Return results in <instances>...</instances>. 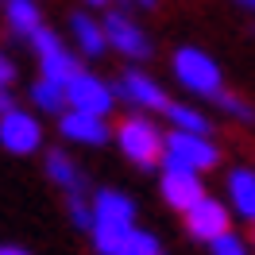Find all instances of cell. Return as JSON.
<instances>
[{
	"instance_id": "obj_23",
	"label": "cell",
	"mask_w": 255,
	"mask_h": 255,
	"mask_svg": "<svg viewBox=\"0 0 255 255\" xmlns=\"http://www.w3.org/2000/svg\"><path fill=\"white\" fill-rule=\"evenodd\" d=\"M12 85H16V62L0 50V93H8Z\"/></svg>"
},
{
	"instance_id": "obj_4",
	"label": "cell",
	"mask_w": 255,
	"mask_h": 255,
	"mask_svg": "<svg viewBox=\"0 0 255 255\" xmlns=\"http://www.w3.org/2000/svg\"><path fill=\"white\" fill-rule=\"evenodd\" d=\"M27 43H31L35 58H39V78L54 81V85H66V81H74V78L81 74L78 58L66 50L62 35H54L50 27H39V31H35Z\"/></svg>"
},
{
	"instance_id": "obj_15",
	"label": "cell",
	"mask_w": 255,
	"mask_h": 255,
	"mask_svg": "<svg viewBox=\"0 0 255 255\" xmlns=\"http://www.w3.org/2000/svg\"><path fill=\"white\" fill-rule=\"evenodd\" d=\"M224 190H228L232 213L255 228V170H252V166H236V170H228Z\"/></svg>"
},
{
	"instance_id": "obj_25",
	"label": "cell",
	"mask_w": 255,
	"mask_h": 255,
	"mask_svg": "<svg viewBox=\"0 0 255 255\" xmlns=\"http://www.w3.org/2000/svg\"><path fill=\"white\" fill-rule=\"evenodd\" d=\"M0 255H31V252L19 248V244H0Z\"/></svg>"
},
{
	"instance_id": "obj_20",
	"label": "cell",
	"mask_w": 255,
	"mask_h": 255,
	"mask_svg": "<svg viewBox=\"0 0 255 255\" xmlns=\"http://www.w3.org/2000/svg\"><path fill=\"white\" fill-rule=\"evenodd\" d=\"M66 217H70V224H74L78 232H89V236H93L97 221H93V201H89V197H66Z\"/></svg>"
},
{
	"instance_id": "obj_8",
	"label": "cell",
	"mask_w": 255,
	"mask_h": 255,
	"mask_svg": "<svg viewBox=\"0 0 255 255\" xmlns=\"http://www.w3.org/2000/svg\"><path fill=\"white\" fill-rule=\"evenodd\" d=\"M0 147L12 155H35L43 147V124L39 116H31L27 109H12L0 116Z\"/></svg>"
},
{
	"instance_id": "obj_9",
	"label": "cell",
	"mask_w": 255,
	"mask_h": 255,
	"mask_svg": "<svg viewBox=\"0 0 255 255\" xmlns=\"http://www.w3.org/2000/svg\"><path fill=\"white\" fill-rule=\"evenodd\" d=\"M182 217H186V232H190L193 240H201V244H213V240H221V236L232 232V213H228V205L217 201V197H209V193L190 213H182Z\"/></svg>"
},
{
	"instance_id": "obj_19",
	"label": "cell",
	"mask_w": 255,
	"mask_h": 255,
	"mask_svg": "<svg viewBox=\"0 0 255 255\" xmlns=\"http://www.w3.org/2000/svg\"><path fill=\"white\" fill-rule=\"evenodd\" d=\"M27 93H31V105L39 112H50V116H62L66 112V85H54V81L39 78Z\"/></svg>"
},
{
	"instance_id": "obj_5",
	"label": "cell",
	"mask_w": 255,
	"mask_h": 255,
	"mask_svg": "<svg viewBox=\"0 0 255 255\" xmlns=\"http://www.w3.org/2000/svg\"><path fill=\"white\" fill-rule=\"evenodd\" d=\"M112 105H116V89L109 81H101L97 74H89V70H81L74 81H66V109L105 120L112 112Z\"/></svg>"
},
{
	"instance_id": "obj_26",
	"label": "cell",
	"mask_w": 255,
	"mask_h": 255,
	"mask_svg": "<svg viewBox=\"0 0 255 255\" xmlns=\"http://www.w3.org/2000/svg\"><path fill=\"white\" fill-rule=\"evenodd\" d=\"M240 8H248V12H255V0H236Z\"/></svg>"
},
{
	"instance_id": "obj_11",
	"label": "cell",
	"mask_w": 255,
	"mask_h": 255,
	"mask_svg": "<svg viewBox=\"0 0 255 255\" xmlns=\"http://www.w3.org/2000/svg\"><path fill=\"white\" fill-rule=\"evenodd\" d=\"M43 166H47V178L62 190V197H89V178L78 166V159L62 151V147H50L43 155Z\"/></svg>"
},
{
	"instance_id": "obj_17",
	"label": "cell",
	"mask_w": 255,
	"mask_h": 255,
	"mask_svg": "<svg viewBox=\"0 0 255 255\" xmlns=\"http://www.w3.org/2000/svg\"><path fill=\"white\" fill-rule=\"evenodd\" d=\"M4 19H8V31L19 35V39H31L43 27V16H39L35 0H4Z\"/></svg>"
},
{
	"instance_id": "obj_3",
	"label": "cell",
	"mask_w": 255,
	"mask_h": 255,
	"mask_svg": "<svg viewBox=\"0 0 255 255\" xmlns=\"http://www.w3.org/2000/svg\"><path fill=\"white\" fill-rule=\"evenodd\" d=\"M221 162V147L209 135H186V131H166L162 135V170H190L205 174Z\"/></svg>"
},
{
	"instance_id": "obj_29",
	"label": "cell",
	"mask_w": 255,
	"mask_h": 255,
	"mask_svg": "<svg viewBox=\"0 0 255 255\" xmlns=\"http://www.w3.org/2000/svg\"><path fill=\"white\" fill-rule=\"evenodd\" d=\"M252 240H255V228H252Z\"/></svg>"
},
{
	"instance_id": "obj_13",
	"label": "cell",
	"mask_w": 255,
	"mask_h": 255,
	"mask_svg": "<svg viewBox=\"0 0 255 255\" xmlns=\"http://www.w3.org/2000/svg\"><path fill=\"white\" fill-rule=\"evenodd\" d=\"M58 135L81 147H105L112 131H109V120H101V116H85V112L66 109L58 116Z\"/></svg>"
},
{
	"instance_id": "obj_7",
	"label": "cell",
	"mask_w": 255,
	"mask_h": 255,
	"mask_svg": "<svg viewBox=\"0 0 255 255\" xmlns=\"http://www.w3.org/2000/svg\"><path fill=\"white\" fill-rule=\"evenodd\" d=\"M112 89H116V97H120L124 105H131V109H139V112H166L170 109L166 89H162L151 74H143V70H124Z\"/></svg>"
},
{
	"instance_id": "obj_10",
	"label": "cell",
	"mask_w": 255,
	"mask_h": 255,
	"mask_svg": "<svg viewBox=\"0 0 255 255\" xmlns=\"http://www.w3.org/2000/svg\"><path fill=\"white\" fill-rule=\"evenodd\" d=\"M101 27H105L109 47L120 50L124 58H135V62H139V58L151 54V39H147V31L131 16H124V12H109V16L101 19Z\"/></svg>"
},
{
	"instance_id": "obj_2",
	"label": "cell",
	"mask_w": 255,
	"mask_h": 255,
	"mask_svg": "<svg viewBox=\"0 0 255 255\" xmlns=\"http://www.w3.org/2000/svg\"><path fill=\"white\" fill-rule=\"evenodd\" d=\"M174 78L182 89H190L193 97H205V101H217L224 93V74L217 58L205 54L201 47H178L174 50Z\"/></svg>"
},
{
	"instance_id": "obj_22",
	"label": "cell",
	"mask_w": 255,
	"mask_h": 255,
	"mask_svg": "<svg viewBox=\"0 0 255 255\" xmlns=\"http://www.w3.org/2000/svg\"><path fill=\"white\" fill-rule=\"evenodd\" d=\"M209 252H213V255H248V244H244L236 232H228V236L213 240V244H209Z\"/></svg>"
},
{
	"instance_id": "obj_18",
	"label": "cell",
	"mask_w": 255,
	"mask_h": 255,
	"mask_svg": "<svg viewBox=\"0 0 255 255\" xmlns=\"http://www.w3.org/2000/svg\"><path fill=\"white\" fill-rule=\"evenodd\" d=\"M162 116L170 120V131H186V135H213L209 116L201 109H193V105H178V101H170V109L162 112Z\"/></svg>"
},
{
	"instance_id": "obj_12",
	"label": "cell",
	"mask_w": 255,
	"mask_h": 255,
	"mask_svg": "<svg viewBox=\"0 0 255 255\" xmlns=\"http://www.w3.org/2000/svg\"><path fill=\"white\" fill-rule=\"evenodd\" d=\"M159 193L174 213H190V209L205 197V182H201V174H190V170H162L159 174Z\"/></svg>"
},
{
	"instance_id": "obj_27",
	"label": "cell",
	"mask_w": 255,
	"mask_h": 255,
	"mask_svg": "<svg viewBox=\"0 0 255 255\" xmlns=\"http://www.w3.org/2000/svg\"><path fill=\"white\" fill-rule=\"evenodd\" d=\"M131 4H139V8H155V0H131Z\"/></svg>"
},
{
	"instance_id": "obj_14",
	"label": "cell",
	"mask_w": 255,
	"mask_h": 255,
	"mask_svg": "<svg viewBox=\"0 0 255 255\" xmlns=\"http://www.w3.org/2000/svg\"><path fill=\"white\" fill-rule=\"evenodd\" d=\"M93 221L97 228H131L135 224V201L120 190H97L93 197Z\"/></svg>"
},
{
	"instance_id": "obj_21",
	"label": "cell",
	"mask_w": 255,
	"mask_h": 255,
	"mask_svg": "<svg viewBox=\"0 0 255 255\" xmlns=\"http://www.w3.org/2000/svg\"><path fill=\"white\" fill-rule=\"evenodd\" d=\"M217 105H221V112H228V116L240 120V124H255V105L244 101L240 93H228V89H224V93L217 97Z\"/></svg>"
},
{
	"instance_id": "obj_16",
	"label": "cell",
	"mask_w": 255,
	"mask_h": 255,
	"mask_svg": "<svg viewBox=\"0 0 255 255\" xmlns=\"http://www.w3.org/2000/svg\"><path fill=\"white\" fill-rule=\"evenodd\" d=\"M70 35H74V43H78V50L85 58H101V54L109 50L105 27H101L93 16H85V12H74V16H70Z\"/></svg>"
},
{
	"instance_id": "obj_28",
	"label": "cell",
	"mask_w": 255,
	"mask_h": 255,
	"mask_svg": "<svg viewBox=\"0 0 255 255\" xmlns=\"http://www.w3.org/2000/svg\"><path fill=\"white\" fill-rule=\"evenodd\" d=\"M85 4H93V8H105V4H109V0H85Z\"/></svg>"
},
{
	"instance_id": "obj_6",
	"label": "cell",
	"mask_w": 255,
	"mask_h": 255,
	"mask_svg": "<svg viewBox=\"0 0 255 255\" xmlns=\"http://www.w3.org/2000/svg\"><path fill=\"white\" fill-rule=\"evenodd\" d=\"M93 248L97 255H162L159 236L139 228V224H131V228H93Z\"/></svg>"
},
{
	"instance_id": "obj_24",
	"label": "cell",
	"mask_w": 255,
	"mask_h": 255,
	"mask_svg": "<svg viewBox=\"0 0 255 255\" xmlns=\"http://www.w3.org/2000/svg\"><path fill=\"white\" fill-rule=\"evenodd\" d=\"M12 109H16V97H12V89H8V93H0V116L12 112Z\"/></svg>"
},
{
	"instance_id": "obj_1",
	"label": "cell",
	"mask_w": 255,
	"mask_h": 255,
	"mask_svg": "<svg viewBox=\"0 0 255 255\" xmlns=\"http://www.w3.org/2000/svg\"><path fill=\"white\" fill-rule=\"evenodd\" d=\"M112 135H116V147L124 151V159L135 162L139 170H155L162 162V135H166V131H159V124H155L151 116L135 112V116L120 120V128H116Z\"/></svg>"
}]
</instances>
